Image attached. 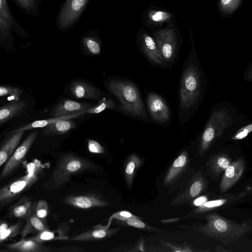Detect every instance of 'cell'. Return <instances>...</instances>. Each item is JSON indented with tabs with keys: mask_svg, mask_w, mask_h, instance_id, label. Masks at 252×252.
Listing matches in <instances>:
<instances>
[{
	"mask_svg": "<svg viewBox=\"0 0 252 252\" xmlns=\"http://www.w3.org/2000/svg\"><path fill=\"white\" fill-rule=\"evenodd\" d=\"M206 223L198 230L208 237L219 241L223 245L236 242L251 229L249 221L237 223L212 213L206 217Z\"/></svg>",
	"mask_w": 252,
	"mask_h": 252,
	"instance_id": "cell-1",
	"label": "cell"
},
{
	"mask_svg": "<svg viewBox=\"0 0 252 252\" xmlns=\"http://www.w3.org/2000/svg\"><path fill=\"white\" fill-rule=\"evenodd\" d=\"M94 169H96L95 165L87 159L70 154L63 155L43 187L48 190L57 189L68 182L73 175Z\"/></svg>",
	"mask_w": 252,
	"mask_h": 252,
	"instance_id": "cell-2",
	"label": "cell"
},
{
	"mask_svg": "<svg viewBox=\"0 0 252 252\" xmlns=\"http://www.w3.org/2000/svg\"><path fill=\"white\" fill-rule=\"evenodd\" d=\"M108 87L119 99L120 109L133 116L147 118L140 93L134 84L123 80H111L108 83Z\"/></svg>",
	"mask_w": 252,
	"mask_h": 252,
	"instance_id": "cell-3",
	"label": "cell"
},
{
	"mask_svg": "<svg viewBox=\"0 0 252 252\" xmlns=\"http://www.w3.org/2000/svg\"><path fill=\"white\" fill-rule=\"evenodd\" d=\"M197 66L189 63L183 72L180 89L181 108L187 110L196 102L200 94V75Z\"/></svg>",
	"mask_w": 252,
	"mask_h": 252,
	"instance_id": "cell-4",
	"label": "cell"
},
{
	"mask_svg": "<svg viewBox=\"0 0 252 252\" xmlns=\"http://www.w3.org/2000/svg\"><path fill=\"white\" fill-rule=\"evenodd\" d=\"M232 123L229 112L225 109L215 111L210 117L202 133L199 146L200 154L205 153L212 142Z\"/></svg>",
	"mask_w": 252,
	"mask_h": 252,
	"instance_id": "cell-5",
	"label": "cell"
},
{
	"mask_svg": "<svg viewBox=\"0 0 252 252\" xmlns=\"http://www.w3.org/2000/svg\"><path fill=\"white\" fill-rule=\"evenodd\" d=\"M38 180L36 171L21 177L0 189V207L7 205L31 188Z\"/></svg>",
	"mask_w": 252,
	"mask_h": 252,
	"instance_id": "cell-6",
	"label": "cell"
},
{
	"mask_svg": "<svg viewBox=\"0 0 252 252\" xmlns=\"http://www.w3.org/2000/svg\"><path fill=\"white\" fill-rule=\"evenodd\" d=\"M37 135V130L33 131L14 150L3 168L0 175V179L5 178L10 175L20 166L28 154Z\"/></svg>",
	"mask_w": 252,
	"mask_h": 252,
	"instance_id": "cell-7",
	"label": "cell"
},
{
	"mask_svg": "<svg viewBox=\"0 0 252 252\" xmlns=\"http://www.w3.org/2000/svg\"><path fill=\"white\" fill-rule=\"evenodd\" d=\"M89 0H66L58 18V26L65 29L78 18Z\"/></svg>",
	"mask_w": 252,
	"mask_h": 252,
	"instance_id": "cell-8",
	"label": "cell"
},
{
	"mask_svg": "<svg viewBox=\"0 0 252 252\" xmlns=\"http://www.w3.org/2000/svg\"><path fill=\"white\" fill-rule=\"evenodd\" d=\"M155 41L165 62L172 61L175 56L176 47L174 30L170 28L158 31L156 33Z\"/></svg>",
	"mask_w": 252,
	"mask_h": 252,
	"instance_id": "cell-9",
	"label": "cell"
},
{
	"mask_svg": "<svg viewBox=\"0 0 252 252\" xmlns=\"http://www.w3.org/2000/svg\"><path fill=\"white\" fill-rule=\"evenodd\" d=\"M147 103L152 118L157 122L164 123L170 119L169 108L164 99L156 94L150 93Z\"/></svg>",
	"mask_w": 252,
	"mask_h": 252,
	"instance_id": "cell-10",
	"label": "cell"
},
{
	"mask_svg": "<svg viewBox=\"0 0 252 252\" xmlns=\"http://www.w3.org/2000/svg\"><path fill=\"white\" fill-rule=\"evenodd\" d=\"M205 180L200 173L196 174L185 190L172 200L170 205H182L197 197L205 188Z\"/></svg>",
	"mask_w": 252,
	"mask_h": 252,
	"instance_id": "cell-11",
	"label": "cell"
},
{
	"mask_svg": "<svg viewBox=\"0 0 252 252\" xmlns=\"http://www.w3.org/2000/svg\"><path fill=\"white\" fill-rule=\"evenodd\" d=\"M36 202L32 197L25 195L10 206L7 216L10 218H18L26 221L34 213Z\"/></svg>",
	"mask_w": 252,
	"mask_h": 252,
	"instance_id": "cell-12",
	"label": "cell"
},
{
	"mask_svg": "<svg viewBox=\"0 0 252 252\" xmlns=\"http://www.w3.org/2000/svg\"><path fill=\"white\" fill-rule=\"evenodd\" d=\"M245 167V162L241 158L231 162L224 170L220 184V190L224 192L232 187L241 177Z\"/></svg>",
	"mask_w": 252,
	"mask_h": 252,
	"instance_id": "cell-13",
	"label": "cell"
},
{
	"mask_svg": "<svg viewBox=\"0 0 252 252\" xmlns=\"http://www.w3.org/2000/svg\"><path fill=\"white\" fill-rule=\"evenodd\" d=\"M92 106V104L79 102L71 99H64L61 101L55 107L53 116L54 117H60L83 113L84 111Z\"/></svg>",
	"mask_w": 252,
	"mask_h": 252,
	"instance_id": "cell-14",
	"label": "cell"
},
{
	"mask_svg": "<svg viewBox=\"0 0 252 252\" xmlns=\"http://www.w3.org/2000/svg\"><path fill=\"white\" fill-rule=\"evenodd\" d=\"M64 202L73 207L84 209L108 205L107 202L100 197L90 195L69 196L65 198Z\"/></svg>",
	"mask_w": 252,
	"mask_h": 252,
	"instance_id": "cell-15",
	"label": "cell"
},
{
	"mask_svg": "<svg viewBox=\"0 0 252 252\" xmlns=\"http://www.w3.org/2000/svg\"><path fill=\"white\" fill-rule=\"evenodd\" d=\"M8 251L20 252H50L52 251L41 243L30 238H21L19 241L5 246Z\"/></svg>",
	"mask_w": 252,
	"mask_h": 252,
	"instance_id": "cell-16",
	"label": "cell"
},
{
	"mask_svg": "<svg viewBox=\"0 0 252 252\" xmlns=\"http://www.w3.org/2000/svg\"><path fill=\"white\" fill-rule=\"evenodd\" d=\"M247 191L242 192L237 195H228L215 200L206 201L193 211L192 213L198 214L208 212L220 207L228 205L244 197Z\"/></svg>",
	"mask_w": 252,
	"mask_h": 252,
	"instance_id": "cell-17",
	"label": "cell"
},
{
	"mask_svg": "<svg viewBox=\"0 0 252 252\" xmlns=\"http://www.w3.org/2000/svg\"><path fill=\"white\" fill-rule=\"evenodd\" d=\"M70 90L72 94L77 98L98 99L100 93L98 89L90 84L82 81L71 83Z\"/></svg>",
	"mask_w": 252,
	"mask_h": 252,
	"instance_id": "cell-18",
	"label": "cell"
},
{
	"mask_svg": "<svg viewBox=\"0 0 252 252\" xmlns=\"http://www.w3.org/2000/svg\"><path fill=\"white\" fill-rule=\"evenodd\" d=\"M141 41L142 49L149 59L157 64L164 65L165 62L158 51L155 40L148 34L144 33Z\"/></svg>",
	"mask_w": 252,
	"mask_h": 252,
	"instance_id": "cell-19",
	"label": "cell"
},
{
	"mask_svg": "<svg viewBox=\"0 0 252 252\" xmlns=\"http://www.w3.org/2000/svg\"><path fill=\"white\" fill-rule=\"evenodd\" d=\"M25 131L12 132L10 136L0 148V167L10 158L12 153L17 147Z\"/></svg>",
	"mask_w": 252,
	"mask_h": 252,
	"instance_id": "cell-20",
	"label": "cell"
},
{
	"mask_svg": "<svg viewBox=\"0 0 252 252\" xmlns=\"http://www.w3.org/2000/svg\"><path fill=\"white\" fill-rule=\"evenodd\" d=\"M188 153L184 151L173 161L164 179V184H170L176 180L187 166Z\"/></svg>",
	"mask_w": 252,
	"mask_h": 252,
	"instance_id": "cell-21",
	"label": "cell"
},
{
	"mask_svg": "<svg viewBox=\"0 0 252 252\" xmlns=\"http://www.w3.org/2000/svg\"><path fill=\"white\" fill-rule=\"evenodd\" d=\"M118 228L112 229L97 228L76 235L68 239L69 241H97L110 237L118 232Z\"/></svg>",
	"mask_w": 252,
	"mask_h": 252,
	"instance_id": "cell-22",
	"label": "cell"
},
{
	"mask_svg": "<svg viewBox=\"0 0 252 252\" xmlns=\"http://www.w3.org/2000/svg\"><path fill=\"white\" fill-rule=\"evenodd\" d=\"M47 228L46 223L38 218L34 213L26 220V224L19 234L21 238H24L30 234H36Z\"/></svg>",
	"mask_w": 252,
	"mask_h": 252,
	"instance_id": "cell-23",
	"label": "cell"
},
{
	"mask_svg": "<svg viewBox=\"0 0 252 252\" xmlns=\"http://www.w3.org/2000/svg\"><path fill=\"white\" fill-rule=\"evenodd\" d=\"M25 101H19L9 103L0 108V124L14 117L27 107Z\"/></svg>",
	"mask_w": 252,
	"mask_h": 252,
	"instance_id": "cell-24",
	"label": "cell"
},
{
	"mask_svg": "<svg viewBox=\"0 0 252 252\" xmlns=\"http://www.w3.org/2000/svg\"><path fill=\"white\" fill-rule=\"evenodd\" d=\"M76 126L71 119L60 120L45 127L44 133L49 135L63 134L68 132Z\"/></svg>",
	"mask_w": 252,
	"mask_h": 252,
	"instance_id": "cell-25",
	"label": "cell"
},
{
	"mask_svg": "<svg viewBox=\"0 0 252 252\" xmlns=\"http://www.w3.org/2000/svg\"><path fill=\"white\" fill-rule=\"evenodd\" d=\"M142 163V160L135 154H131L128 158L124 169V175L128 188L132 186L136 171Z\"/></svg>",
	"mask_w": 252,
	"mask_h": 252,
	"instance_id": "cell-26",
	"label": "cell"
},
{
	"mask_svg": "<svg viewBox=\"0 0 252 252\" xmlns=\"http://www.w3.org/2000/svg\"><path fill=\"white\" fill-rule=\"evenodd\" d=\"M13 22L6 0H0V35L8 34Z\"/></svg>",
	"mask_w": 252,
	"mask_h": 252,
	"instance_id": "cell-27",
	"label": "cell"
},
{
	"mask_svg": "<svg viewBox=\"0 0 252 252\" xmlns=\"http://www.w3.org/2000/svg\"><path fill=\"white\" fill-rule=\"evenodd\" d=\"M231 163L230 159L225 155H219L212 158L209 162V169L215 176L224 171Z\"/></svg>",
	"mask_w": 252,
	"mask_h": 252,
	"instance_id": "cell-28",
	"label": "cell"
},
{
	"mask_svg": "<svg viewBox=\"0 0 252 252\" xmlns=\"http://www.w3.org/2000/svg\"><path fill=\"white\" fill-rule=\"evenodd\" d=\"M82 115H84L83 113H80L77 114L72 115L68 116L54 117L53 118L48 119L46 120L36 121L32 123L28 124L27 125H26L22 127L19 128L17 129H14L10 132L11 133L19 131H25L27 130H30L33 128L46 127V126L50 124H52L59 120L64 119H71Z\"/></svg>",
	"mask_w": 252,
	"mask_h": 252,
	"instance_id": "cell-29",
	"label": "cell"
},
{
	"mask_svg": "<svg viewBox=\"0 0 252 252\" xmlns=\"http://www.w3.org/2000/svg\"><path fill=\"white\" fill-rule=\"evenodd\" d=\"M115 106V102L112 99L103 97L99 100L96 105H93L84 111L83 113L84 114H98L107 109H114Z\"/></svg>",
	"mask_w": 252,
	"mask_h": 252,
	"instance_id": "cell-30",
	"label": "cell"
},
{
	"mask_svg": "<svg viewBox=\"0 0 252 252\" xmlns=\"http://www.w3.org/2000/svg\"><path fill=\"white\" fill-rule=\"evenodd\" d=\"M22 229L21 222H18L9 226L0 234V244L16 237Z\"/></svg>",
	"mask_w": 252,
	"mask_h": 252,
	"instance_id": "cell-31",
	"label": "cell"
},
{
	"mask_svg": "<svg viewBox=\"0 0 252 252\" xmlns=\"http://www.w3.org/2000/svg\"><path fill=\"white\" fill-rule=\"evenodd\" d=\"M117 222L121 225H126L148 231L158 232V229L146 224L138 218H131L124 220H118Z\"/></svg>",
	"mask_w": 252,
	"mask_h": 252,
	"instance_id": "cell-32",
	"label": "cell"
},
{
	"mask_svg": "<svg viewBox=\"0 0 252 252\" xmlns=\"http://www.w3.org/2000/svg\"><path fill=\"white\" fill-rule=\"evenodd\" d=\"M83 44L87 50L92 55H98L100 53L99 42L94 38L86 37L83 39Z\"/></svg>",
	"mask_w": 252,
	"mask_h": 252,
	"instance_id": "cell-33",
	"label": "cell"
},
{
	"mask_svg": "<svg viewBox=\"0 0 252 252\" xmlns=\"http://www.w3.org/2000/svg\"><path fill=\"white\" fill-rule=\"evenodd\" d=\"M48 205L46 200L40 199L37 201L34 214L45 223H46V219L48 215Z\"/></svg>",
	"mask_w": 252,
	"mask_h": 252,
	"instance_id": "cell-34",
	"label": "cell"
},
{
	"mask_svg": "<svg viewBox=\"0 0 252 252\" xmlns=\"http://www.w3.org/2000/svg\"><path fill=\"white\" fill-rule=\"evenodd\" d=\"M30 238L41 244L45 241L57 240V237L55 236L54 232L49 230L48 228L36 233V235L30 237Z\"/></svg>",
	"mask_w": 252,
	"mask_h": 252,
	"instance_id": "cell-35",
	"label": "cell"
},
{
	"mask_svg": "<svg viewBox=\"0 0 252 252\" xmlns=\"http://www.w3.org/2000/svg\"><path fill=\"white\" fill-rule=\"evenodd\" d=\"M148 17L153 22L160 23L170 19L171 15L166 11L153 10L149 12Z\"/></svg>",
	"mask_w": 252,
	"mask_h": 252,
	"instance_id": "cell-36",
	"label": "cell"
},
{
	"mask_svg": "<svg viewBox=\"0 0 252 252\" xmlns=\"http://www.w3.org/2000/svg\"><path fill=\"white\" fill-rule=\"evenodd\" d=\"M242 0H220L221 9L225 12H232L240 5Z\"/></svg>",
	"mask_w": 252,
	"mask_h": 252,
	"instance_id": "cell-37",
	"label": "cell"
},
{
	"mask_svg": "<svg viewBox=\"0 0 252 252\" xmlns=\"http://www.w3.org/2000/svg\"><path fill=\"white\" fill-rule=\"evenodd\" d=\"M22 93L20 89L0 86V96L10 95L14 96L16 100H18Z\"/></svg>",
	"mask_w": 252,
	"mask_h": 252,
	"instance_id": "cell-38",
	"label": "cell"
},
{
	"mask_svg": "<svg viewBox=\"0 0 252 252\" xmlns=\"http://www.w3.org/2000/svg\"><path fill=\"white\" fill-rule=\"evenodd\" d=\"M252 130V124H250L240 129L233 136L232 139L241 140L245 138Z\"/></svg>",
	"mask_w": 252,
	"mask_h": 252,
	"instance_id": "cell-39",
	"label": "cell"
},
{
	"mask_svg": "<svg viewBox=\"0 0 252 252\" xmlns=\"http://www.w3.org/2000/svg\"><path fill=\"white\" fill-rule=\"evenodd\" d=\"M88 147L89 151L93 153L102 154L104 152L103 147L97 141L88 140Z\"/></svg>",
	"mask_w": 252,
	"mask_h": 252,
	"instance_id": "cell-40",
	"label": "cell"
},
{
	"mask_svg": "<svg viewBox=\"0 0 252 252\" xmlns=\"http://www.w3.org/2000/svg\"><path fill=\"white\" fill-rule=\"evenodd\" d=\"M23 8L30 11L35 7V0H15Z\"/></svg>",
	"mask_w": 252,
	"mask_h": 252,
	"instance_id": "cell-41",
	"label": "cell"
},
{
	"mask_svg": "<svg viewBox=\"0 0 252 252\" xmlns=\"http://www.w3.org/2000/svg\"><path fill=\"white\" fill-rule=\"evenodd\" d=\"M114 216V217L118 220H124L126 219L131 218L140 219L139 217L132 215L129 212L125 211L117 213Z\"/></svg>",
	"mask_w": 252,
	"mask_h": 252,
	"instance_id": "cell-42",
	"label": "cell"
},
{
	"mask_svg": "<svg viewBox=\"0 0 252 252\" xmlns=\"http://www.w3.org/2000/svg\"><path fill=\"white\" fill-rule=\"evenodd\" d=\"M207 201V198L205 196H202L195 199L193 201V205L199 206Z\"/></svg>",
	"mask_w": 252,
	"mask_h": 252,
	"instance_id": "cell-43",
	"label": "cell"
},
{
	"mask_svg": "<svg viewBox=\"0 0 252 252\" xmlns=\"http://www.w3.org/2000/svg\"><path fill=\"white\" fill-rule=\"evenodd\" d=\"M9 226V223L6 221L0 220V234Z\"/></svg>",
	"mask_w": 252,
	"mask_h": 252,
	"instance_id": "cell-44",
	"label": "cell"
},
{
	"mask_svg": "<svg viewBox=\"0 0 252 252\" xmlns=\"http://www.w3.org/2000/svg\"><path fill=\"white\" fill-rule=\"evenodd\" d=\"M0 251H1L0 250Z\"/></svg>",
	"mask_w": 252,
	"mask_h": 252,
	"instance_id": "cell-45",
	"label": "cell"
}]
</instances>
